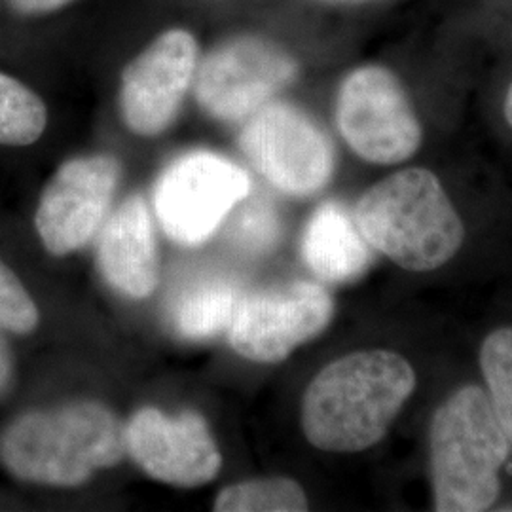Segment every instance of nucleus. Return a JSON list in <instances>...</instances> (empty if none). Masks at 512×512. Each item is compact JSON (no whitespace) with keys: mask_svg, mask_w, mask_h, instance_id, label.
Returning <instances> with one entry per match:
<instances>
[{"mask_svg":"<svg viewBox=\"0 0 512 512\" xmlns=\"http://www.w3.org/2000/svg\"><path fill=\"white\" fill-rule=\"evenodd\" d=\"M478 365L484 380L482 389L512 452V327H497L486 334L478 351Z\"/></svg>","mask_w":512,"mask_h":512,"instance_id":"nucleus-18","label":"nucleus"},{"mask_svg":"<svg viewBox=\"0 0 512 512\" xmlns=\"http://www.w3.org/2000/svg\"><path fill=\"white\" fill-rule=\"evenodd\" d=\"M239 148L268 183L294 198L321 192L334 175L329 135L306 110L274 99L243 122Z\"/></svg>","mask_w":512,"mask_h":512,"instance_id":"nucleus-6","label":"nucleus"},{"mask_svg":"<svg viewBox=\"0 0 512 512\" xmlns=\"http://www.w3.org/2000/svg\"><path fill=\"white\" fill-rule=\"evenodd\" d=\"M505 120H507V124L512 128V86L509 88V92H507V97H505Z\"/></svg>","mask_w":512,"mask_h":512,"instance_id":"nucleus-23","label":"nucleus"},{"mask_svg":"<svg viewBox=\"0 0 512 512\" xmlns=\"http://www.w3.org/2000/svg\"><path fill=\"white\" fill-rule=\"evenodd\" d=\"M427 452L435 511L494 509L512 452L480 385H461L440 401L429 423Z\"/></svg>","mask_w":512,"mask_h":512,"instance_id":"nucleus-4","label":"nucleus"},{"mask_svg":"<svg viewBox=\"0 0 512 512\" xmlns=\"http://www.w3.org/2000/svg\"><path fill=\"white\" fill-rule=\"evenodd\" d=\"M97 266L114 291L147 298L160 281V253L147 203L131 196L110 217L97 241Z\"/></svg>","mask_w":512,"mask_h":512,"instance_id":"nucleus-13","label":"nucleus"},{"mask_svg":"<svg viewBox=\"0 0 512 512\" xmlns=\"http://www.w3.org/2000/svg\"><path fill=\"white\" fill-rule=\"evenodd\" d=\"M217 512H302L310 509L304 488L287 476L253 478L220 490Z\"/></svg>","mask_w":512,"mask_h":512,"instance_id":"nucleus-17","label":"nucleus"},{"mask_svg":"<svg viewBox=\"0 0 512 512\" xmlns=\"http://www.w3.org/2000/svg\"><path fill=\"white\" fill-rule=\"evenodd\" d=\"M12 372H14V363H12L10 349L0 338V395L8 389V385L12 382Z\"/></svg>","mask_w":512,"mask_h":512,"instance_id":"nucleus-22","label":"nucleus"},{"mask_svg":"<svg viewBox=\"0 0 512 512\" xmlns=\"http://www.w3.org/2000/svg\"><path fill=\"white\" fill-rule=\"evenodd\" d=\"M353 219L372 251L410 274L444 268L467 238L456 203L439 177L423 167L399 169L372 184Z\"/></svg>","mask_w":512,"mask_h":512,"instance_id":"nucleus-2","label":"nucleus"},{"mask_svg":"<svg viewBox=\"0 0 512 512\" xmlns=\"http://www.w3.org/2000/svg\"><path fill=\"white\" fill-rule=\"evenodd\" d=\"M202 54L190 27L171 25L129 59L120 73L118 109L133 135L154 139L173 126L192 93Z\"/></svg>","mask_w":512,"mask_h":512,"instance_id":"nucleus-7","label":"nucleus"},{"mask_svg":"<svg viewBox=\"0 0 512 512\" xmlns=\"http://www.w3.org/2000/svg\"><path fill=\"white\" fill-rule=\"evenodd\" d=\"M40 321L37 304L14 274L0 260V327L14 334H31Z\"/></svg>","mask_w":512,"mask_h":512,"instance_id":"nucleus-20","label":"nucleus"},{"mask_svg":"<svg viewBox=\"0 0 512 512\" xmlns=\"http://www.w3.org/2000/svg\"><path fill=\"white\" fill-rule=\"evenodd\" d=\"M336 126L346 145L368 164H403L418 152L423 137L403 84L380 65L357 67L342 80Z\"/></svg>","mask_w":512,"mask_h":512,"instance_id":"nucleus-8","label":"nucleus"},{"mask_svg":"<svg viewBox=\"0 0 512 512\" xmlns=\"http://www.w3.org/2000/svg\"><path fill=\"white\" fill-rule=\"evenodd\" d=\"M298 61L274 38L236 33L202 54L192 93L198 107L222 124H239L285 92Z\"/></svg>","mask_w":512,"mask_h":512,"instance_id":"nucleus-5","label":"nucleus"},{"mask_svg":"<svg viewBox=\"0 0 512 512\" xmlns=\"http://www.w3.org/2000/svg\"><path fill=\"white\" fill-rule=\"evenodd\" d=\"M332 317L334 300L323 285L294 281L241 294L228 340L241 357L274 365L325 332Z\"/></svg>","mask_w":512,"mask_h":512,"instance_id":"nucleus-10","label":"nucleus"},{"mask_svg":"<svg viewBox=\"0 0 512 512\" xmlns=\"http://www.w3.org/2000/svg\"><path fill=\"white\" fill-rule=\"evenodd\" d=\"M238 287L211 277L188 285L169 308V323L184 340H209L228 330L238 306Z\"/></svg>","mask_w":512,"mask_h":512,"instance_id":"nucleus-15","label":"nucleus"},{"mask_svg":"<svg viewBox=\"0 0 512 512\" xmlns=\"http://www.w3.org/2000/svg\"><path fill=\"white\" fill-rule=\"evenodd\" d=\"M418 389L414 365L395 349L351 351L321 368L302 397L300 421L313 448L361 454L378 446Z\"/></svg>","mask_w":512,"mask_h":512,"instance_id":"nucleus-1","label":"nucleus"},{"mask_svg":"<svg viewBox=\"0 0 512 512\" xmlns=\"http://www.w3.org/2000/svg\"><path fill=\"white\" fill-rule=\"evenodd\" d=\"M126 448L143 473L177 488L205 486L222 467L219 446L198 412L167 416L141 408L126 427Z\"/></svg>","mask_w":512,"mask_h":512,"instance_id":"nucleus-12","label":"nucleus"},{"mask_svg":"<svg viewBox=\"0 0 512 512\" xmlns=\"http://www.w3.org/2000/svg\"><path fill=\"white\" fill-rule=\"evenodd\" d=\"M372 247L359 226L340 203H323L315 209L302 236V256L311 272L330 281L348 283L370 268Z\"/></svg>","mask_w":512,"mask_h":512,"instance_id":"nucleus-14","label":"nucleus"},{"mask_svg":"<svg viewBox=\"0 0 512 512\" xmlns=\"http://www.w3.org/2000/svg\"><path fill=\"white\" fill-rule=\"evenodd\" d=\"M126 427L93 401L33 410L0 435V461L12 475L42 486L76 488L126 456Z\"/></svg>","mask_w":512,"mask_h":512,"instance_id":"nucleus-3","label":"nucleus"},{"mask_svg":"<svg viewBox=\"0 0 512 512\" xmlns=\"http://www.w3.org/2000/svg\"><path fill=\"white\" fill-rule=\"evenodd\" d=\"M245 200L228 226V238L239 249L264 253L277 243L281 224L274 207L266 200Z\"/></svg>","mask_w":512,"mask_h":512,"instance_id":"nucleus-19","label":"nucleus"},{"mask_svg":"<svg viewBox=\"0 0 512 512\" xmlns=\"http://www.w3.org/2000/svg\"><path fill=\"white\" fill-rule=\"evenodd\" d=\"M122 179L112 154L74 156L57 167L38 202L35 226L46 251L67 256L92 241Z\"/></svg>","mask_w":512,"mask_h":512,"instance_id":"nucleus-11","label":"nucleus"},{"mask_svg":"<svg viewBox=\"0 0 512 512\" xmlns=\"http://www.w3.org/2000/svg\"><path fill=\"white\" fill-rule=\"evenodd\" d=\"M78 0H8L10 8L25 18H44L57 14Z\"/></svg>","mask_w":512,"mask_h":512,"instance_id":"nucleus-21","label":"nucleus"},{"mask_svg":"<svg viewBox=\"0 0 512 512\" xmlns=\"http://www.w3.org/2000/svg\"><path fill=\"white\" fill-rule=\"evenodd\" d=\"M249 194L251 177L243 167L215 152L194 150L165 167L154 188V203L165 234L196 247L211 238Z\"/></svg>","mask_w":512,"mask_h":512,"instance_id":"nucleus-9","label":"nucleus"},{"mask_svg":"<svg viewBox=\"0 0 512 512\" xmlns=\"http://www.w3.org/2000/svg\"><path fill=\"white\" fill-rule=\"evenodd\" d=\"M48 126L42 97L12 74L0 73V147H29Z\"/></svg>","mask_w":512,"mask_h":512,"instance_id":"nucleus-16","label":"nucleus"}]
</instances>
